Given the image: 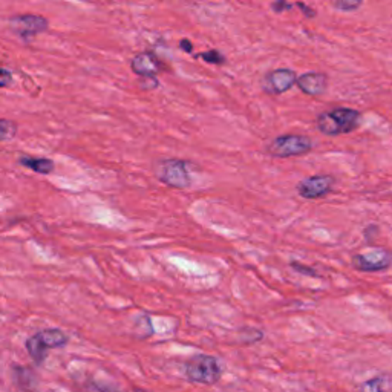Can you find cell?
<instances>
[{
    "instance_id": "6da1fadb",
    "label": "cell",
    "mask_w": 392,
    "mask_h": 392,
    "mask_svg": "<svg viewBox=\"0 0 392 392\" xmlns=\"http://www.w3.org/2000/svg\"><path fill=\"white\" fill-rule=\"evenodd\" d=\"M362 121V114L353 107H334L323 111L316 120L319 132L327 137H339L351 133L358 129Z\"/></svg>"
},
{
    "instance_id": "7a4b0ae2",
    "label": "cell",
    "mask_w": 392,
    "mask_h": 392,
    "mask_svg": "<svg viewBox=\"0 0 392 392\" xmlns=\"http://www.w3.org/2000/svg\"><path fill=\"white\" fill-rule=\"evenodd\" d=\"M221 366L212 356L198 354L186 363V375L190 381L212 386L221 379Z\"/></svg>"
},
{
    "instance_id": "3957f363",
    "label": "cell",
    "mask_w": 392,
    "mask_h": 392,
    "mask_svg": "<svg viewBox=\"0 0 392 392\" xmlns=\"http://www.w3.org/2000/svg\"><path fill=\"white\" fill-rule=\"evenodd\" d=\"M313 140L305 135H297V133H285L274 138L271 143L266 146V152L274 158H291V156H302L313 150Z\"/></svg>"
},
{
    "instance_id": "277c9868",
    "label": "cell",
    "mask_w": 392,
    "mask_h": 392,
    "mask_svg": "<svg viewBox=\"0 0 392 392\" xmlns=\"http://www.w3.org/2000/svg\"><path fill=\"white\" fill-rule=\"evenodd\" d=\"M158 178L173 189H187L191 184L190 164L182 160H165L158 165Z\"/></svg>"
},
{
    "instance_id": "5b68a950",
    "label": "cell",
    "mask_w": 392,
    "mask_h": 392,
    "mask_svg": "<svg viewBox=\"0 0 392 392\" xmlns=\"http://www.w3.org/2000/svg\"><path fill=\"white\" fill-rule=\"evenodd\" d=\"M68 337L65 336V332L60 330H43L37 332L36 336H32L27 342V348L29 356L34 358L37 363L43 362L46 351L49 348H58L66 345Z\"/></svg>"
},
{
    "instance_id": "8992f818",
    "label": "cell",
    "mask_w": 392,
    "mask_h": 392,
    "mask_svg": "<svg viewBox=\"0 0 392 392\" xmlns=\"http://www.w3.org/2000/svg\"><path fill=\"white\" fill-rule=\"evenodd\" d=\"M351 265L357 271L374 273L392 266V252L386 248H372L365 253L354 255Z\"/></svg>"
},
{
    "instance_id": "52a82bcc",
    "label": "cell",
    "mask_w": 392,
    "mask_h": 392,
    "mask_svg": "<svg viewBox=\"0 0 392 392\" xmlns=\"http://www.w3.org/2000/svg\"><path fill=\"white\" fill-rule=\"evenodd\" d=\"M297 75L293 69L278 68L266 72L261 80V88L266 95H282L296 86Z\"/></svg>"
},
{
    "instance_id": "ba28073f",
    "label": "cell",
    "mask_w": 392,
    "mask_h": 392,
    "mask_svg": "<svg viewBox=\"0 0 392 392\" xmlns=\"http://www.w3.org/2000/svg\"><path fill=\"white\" fill-rule=\"evenodd\" d=\"M334 187V178L330 175H313L297 182V194L305 199H319L327 196Z\"/></svg>"
},
{
    "instance_id": "9c48e42d",
    "label": "cell",
    "mask_w": 392,
    "mask_h": 392,
    "mask_svg": "<svg viewBox=\"0 0 392 392\" xmlns=\"http://www.w3.org/2000/svg\"><path fill=\"white\" fill-rule=\"evenodd\" d=\"M328 75L325 72H305L296 79V86L300 93L310 97H320L328 89Z\"/></svg>"
},
{
    "instance_id": "30bf717a",
    "label": "cell",
    "mask_w": 392,
    "mask_h": 392,
    "mask_svg": "<svg viewBox=\"0 0 392 392\" xmlns=\"http://www.w3.org/2000/svg\"><path fill=\"white\" fill-rule=\"evenodd\" d=\"M11 27L19 32L20 36H34L39 32H43L48 29L49 23L45 18L34 14L27 15H18V18L11 19Z\"/></svg>"
},
{
    "instance_id": "8fae6325",
    "label": "cell",
    "mask_w": 392,
    "mask_h": 392,
    "mask_svg": "<svg viewBox=\"0 0 392 392\" xmlns=\"http://www.w3.org/2000/svg\"><path fill=\"white\" fill-rule=\"evenodd\" d=\"M130 68L138 77H156L161 71V62L154 53H141L132 58Z\"/></svg>"
},
{
    "instance_id": "7c38bea8",
    "label": "cell",
    "mask_w": 392,
    "mask_h": 392,
    "mask_svg": "<svg viewBox=\"0 0 392 392\" xmlns=\"http://www.w3.org/2000/svg\"><path fill=\"white\" fill-rule=\"evenodd\" d=\"M20 163L25 165V168H28L31 170H34L37 173H51L54 170V163L51 160H48V158H29V156H25L20 160Z\"/></svg>"
},
{
    "instance_id": "4fadbf2b",
    "label": "cell",
    "mask_w": 392,
    "mask_h": 392,
    "mask_svg": "<svg viewBox=\"0 0 392 392\" xmlns=\"http://www.w3.org/2000/svg\"><path fill=\"white\" fill-rule=\"evenodd\" d=\"M358 392H388V380L385 377H374L362 383Z\"/></svg>"
},
{
    "instance_id": "5bb4252c",
    "label": "cell",
    "mask_w": 392,
    "mask_h": 392,
    "mask_svg": "<svg viewBox=\"0 0 392 392\" xmlns=\"http://www.w3.org/2000/svg\"><path fill=\"white\" fill-rule=\"evenodd\" d=\"M18 133V124L10 120L0 119V141L13 140Z\"/></svg>"
},
{
    "instance_id": "9a60e30c",
    "label": "cell",
    "mask_w": 392,
    "mask_h": 392,
    "mask_svg": "<svg viewBox=\"0 0 392 392\" xmlns=\"http://www.w3.org/2000/svg\"><path fill=\"white\" fill-rule=\"evenodd\" d=\"M196 57L201 58V60H204L208 65H225V63H227V60H225V55L221 51H218V49H210V51L201 53V54H198Z\"/></svg>"
},
{
    "instance_id": "2e32d148",
    "label": "cell",
    "mask_w": 392,
    "mask_h": 392,
    "mask_svg": "<svg viewBox=\"0 0 392 392\" xmlns=\"http://www.w3.org/2000/svg\"><path fill=\"white\" fill-rule=\"evenodd\" d=\"M362 5L363 0H334V2H332V6H334L336 10L344 13L357 11Z\"/></svg>"
},
{
    "instance_id": "e0dca14e",
    "label": "cell",
    "mask_w": 392,
    "mask_h": 392,
    "mask_svg": "<svg viewBox=\"0 0 392 392\" xmlns=\"http://www.w3.org/2000/svg\"><path fill=\"white\" fill-rule=\"evenodd\" d=\"M293 6H295V5L288 4V0H274V2L271 4V10H273L274 13L281 14V13H283V11L291 10V8H293Z\"/></svg>"
},
{
    "instance_id": "ac0fdd59",
    "label": "cell",
    "mask_w": 392,
    "mask_h": 392,
    "mask_svg": "<svg viewBox=\"0 0 392 392\" xmlns=\"http://www.w3.org/2000/svg\"><path fill=\"white\" fill-rule=\"evenodd\" d=\"M295 6H297L299 10L304 13L305 18H308V19H313V18H316V15H318V13H316V10H314L313 6H308L304 2H297V4H295Z\"/></svg>"
},
{
    "instance_id": "d6986e66",
    "label": "cell",
    "mask_w": 392,
    "mask_h": 392,
    "mask_svg": "<svg viewBox=\"0 0 392 392\" xmlns=\"http://www.w3.org/2000/svg\"><path fill=\"white\" fill-rule=\"evenodd\" d=\"M141 85H143L141 86L143 89H156L160 83H158L156 77H141Z\"/></svg>"
},
{
    "instance_id": "ffe728a7",
    "label": "cell",
    "mask_w": 392,
    "mask_h": 392,
    "mask_svg": "<svg viewBox=\"0 0 392 392\" xmlns=\"http://www.w3.org/2000/svg\"><path fill=\"white\" fill-rule=\"evenodd\" d=\"M11 81H13L11 72L6 69H0V88H6L8 85H11Z\"/></svg>"
},
{
    "instance_id": "44dd1931",
    "label": "cell",
    "mask_w": 392,
    "mask_h": 392,
    "mask_svg": "<svg viewBox=\"0 0 392 392\" xmlns=\"http://www.w3.org/2000/svg\"><path fill=\"white\" fill-rule=\"evenodd\" d=\"M291 269L296 270V271H299V273H306L308 276H316L314 270H311V269H306V266H304V265H297L296 262L291 264Z\"/></svg>"
},
{
    "instance_id": "7402d4cb",
    "label": "cell",
    "mask_w": 392,
    "mask_h": 392,
    "mask_svg": "<svg viewBox=\"0 0 392 392\" xmlns=\"http://www.w3.org/2000/svg\"><path fill=\"white\" fill-rule=\"evenodd\" d=\"M180 46H181L182 51L187 53V54L194 53V43H191V41L187 40V39H182V40L180 41Z\"/></svg>"
}]
</instances>
